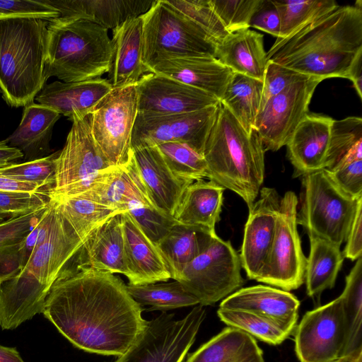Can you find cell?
I'll return each mask as SVG.
<instances>
[{
    "label": "cell",
    "mask_w": 362,
    "mask_h": 362,
    "mask_svg": "<svg viewBox=\"0 0 362 362\" xmlns=\"http://www.w3.org/2000/svg\"><path fill=\"white\" fill-rule=\"evenodd\" d=\"M309 77L311 76L268 61L263 79V88L259 110L273 96L277 95L291 84Z\"/></svg>",
    "instance_id": "c3c4849f"
},
{
    "label": "cell",
    "mask_w": 362,
    "mask_h": 362,
    "mask_svg": "<svg viewBox=\"0 0 362 362\" xmlns=\"http://www.w3.org/2000/svg\"><path fill=\"white\" fill-rule=\"evenodd\" d=\"M0 93H1V90H0Z\"/></svg>",
    "instance_id": "be15d7a7"
},
{
    "label": "cell",
    "mask_w": 362,
    "mask_h": 362,
    "mask_svg": "<svg viewBox=\"0 0 362 362\" xmlns=\"http://www.w3.org/2000/svg\"><path fill=\"white\" fill-rule=\"evenodd\" d=\"M137 113L134 84L113 88L89 115L93 138L114 168H125L132 160V134Z\"/></svg>",
    "instance_id": "8fae6325"
},
{
    "label": "cell",
    "mask_w": 362,
    "mask_h": 362,
    "mask_svg": "<svg viewBox=\"0 0 362 362\" xmlns=\"http://www.w3.org/2000/svg\"><path fill=\"white\" fill-rule=\"evenodd\" d=\"M59 16L58 11L43 0L0 1V20L17 17L51 20Z\"/></svg>",
    "instance_id": "681fc988"
},
{
    "label": "cell",
    "mask_w": 362,
    "mask_h": 362,
    "mask_svg": "<svg viewBox=\"0 0 362 362\" xmlns=\"http://www.w3.org/2000/svg\"><path fill=\"white\" fill-rule=\"evenodd\" d=\"M136 87L138 112L146 115L190 113L220 102L204 90L153 73L144 75Z\"/></svg>",
    "instance_id": "e0dca14e"
},
{
    "label": "cell",
    "mask_w": 362,
    "mask_h": 362,
    "mask_svg": "<svg viewBox=\"0 0 362 362\" xmlns=\"http://www.w3.org/2000/svg\"><path fill=\"white\" fill-rule=\"evenodd\" d=\"M0 362H25L16 347L0 345Z\"/></svg>",
    "instance_id": "91938a15"
},
{
    "label": "cell",
    "mask_w": 362,
    "mask_h": 362,
    "mask_svg": "<svg viewBox=\"0 0 362 362\" xmlns=\"http://www.w3.org/2000/svg\"><path fill=\"white\" fill-rule=\"evenodd\" d=\"M146 67L148 73L164 76L222 99L233 71L214 57H159Z\"/></svg>",
    "instance_id": "44dd1931"
},
{
    "label": "cell",
    "mask_w": 362,
    "mask_h": 362,
    "mask_svg": "<svg viewBox=\"0 0 362 362\" xmlns=\"http://www.w3.org/2000/svg\"><path fill=\"white\" fill-rule=\"evenodd\" d=\"M145 235L155 244L158 243L177 223L174 218L152 206L135 202L127 209Z\"/></svg>",
    "instance_id": "f6af8a7d"
},
{
    "label": "cell",
    "mask_w": 362,
    "mask_h": 362,
    "mask_svg": "<svg viewBox=\"0 0 362 362\" xmlns=\"http://www.w3.org/2000/svg\"><path fill=\"white\" fill-rule=\"evenodd\" d=\"M182 15L202 28L217 43L228 34L209 0H165Z\"/></svg>",
    "instance_id": "ee69618b"
},
{
    "label": "cell",
    "mask_w": 362,
    "mask_h": 362,
    "mask_svg": "<svg viewBox=\"0 0 362 362\" xmlns=\"http://www.w3.org/2000/svg\"><path fill=\"white\" fill-rule=\"evenodd\" d=\"M127 290L141 306H148L146 310H167L199 305L198 300L189 293L178 281L170 283L144 285L127 284Z\"/></svg>",
    "instance_id": "f35d334b"
},
{
    "label": "cell",
    "mask_w": 362,
    "mask_h": 362,
    "mask_svg": "<svg viewBox=\"0 0 362 362\" xmlns=\"http://www.w3.org/2000/svg\"><path fill=\"white\" fill-rule=\"evenodd\" d=\"M122 213L114 214L90 232L66 273L90 269L125 276Z\"/></svg>",
    "instance_id": "d6986e66"
},
{
    "label": "cell",
    "mask_w": 362,
    "mask_h": 362,
    "mask_svg": "<svg viewBox=\"0 0 362 362\" xmlns=\"http://www.w3.org/2000/svg\"><path fill=\"white\" fill-rule=\"evenodd\" d=\"M21 244L0 250V282L2 283L18 274L21 267Z\"/></svg>",
    "instance_id": "11a10c76"
},
{
    "label": "cell",
    "mask_w": 362,
    "mask_h": 362,
    "mask_svg": "<svg viewBox=\"0 0 362 362\" xmlns=\"http://www.w3.org/2000/svg\"><path fill=\"white\" fill-rule=\"evenodd\" d=\"M297 206L294 192L281 197L271 250L256 280L286 291L298 288L305 279L306 257L297 230Z\"/></svg>",
    "instance_id": "4fadbf2b"
},
{
    "label": "cell",
    "mask_w": 362,
    "mask_h": 362,
    "mask_svg": "<svg viewBox=\"0 0 362 362\" xmlns=\"http://www.w3.org/2000/svg\"><path fill=\"white\" fill-rule=\"evenodd\" d=\"M108 30L76 18L49 21L45 75L64 83L100 78L107 73L112 58Z\"/></svg>",
    "instance_id": "8992f818"
},
{
    "label": "cell",
    "mask_w": 362,
    "mask_h": 362,
    "mask_svg": "<svg viewBox=\"0 0 362 362\" xmlns=\"http://www.w3.org/2000/svg\"><path fill=\"white\" fill-rule=\"evenodd\" d=\"M165 163L178 179L188 183L208 177L206 161L187 144L168 142L156 146Z\"/></svg>",
    "instance_id": "60d3db41"
},
{
    "label": "cell",
    "mask_w": 362,
    "mask_h": 362,
    "mask_svg": "<svg viewBox=\"0 0 362 362\" xmlns=\"http://www.w3.org/2000/svg\"><path fill=\"white\" fill-rule=\"evenodd\" d=\"M54 201L62 215L83 241L97 226L114 214L122 212L83 194L68 196Z\"/></svg>",
    "instance_id": "8d00e7d4"
},
{
    "label": "cell",
    "mask_w": 362,
    "mask_h": 362,
    "mask_svg": "<svg viewBox=\"0 0 362 362\" xmlns=\"http://www.w3.org/2000/svg\"><path fill=\"white\" fill-rule=\"evenodd\" d=\"M217 314L228 326L269 344H280L290 335L271 320L250 312L219 308Z\"/></svg>",
    "instance_id": "b9f144b4"
},
{
    "label": "cell",
    "mask_w": 362,
    "mask_h": 362,
    "mask_svg": "<svg viewBox=\"0 0 362 362\" xmlns=\"http://www.w3.org/2000/svg\"><path fill=\"white\" fill-rule=\"evenodd\" d=\"M183 362H264V358L253 337L228 327L189 354Z\"/></svg>",
    "instance_id": "d6a6232c"
},
{
    "label": "cell",
    "mask_w": 362,
    "mask_h": 362,
    "mask_svg": "<svg viewBox=\"0 0 362 362\" xmlns=\"http://www.w3.org/2000/svg\"><path fill=\"white\" fill-rule=\"evenodd\" d=\"M280 16L272 0H259L249 22V28L266 32L276 38L280 35Z\"/></svg>",
    "instance_id": "f5cc1de1"
},
{
    "label": "cell",
    "mask_w": 362,
    "mask_h": 362,
    "mask_svg": "<svg viewBox=\"0 0 362 362\" xmlns=\"http://www.w3.org/2000/svg\"><path fill=\"white\" fill-rule=\"evenodd\" d=\"M59 154V151L37 160L4 166L0 168V174L17 181L37 184L49 193L54 185Z\"/></svg>",
    "instance_id": "7bdbcfd3"
},
{
    "label": "cell",
    "mask_w": 362,
    "mask_h": 362,
    "mask_svg": "<svg viewBox=\"0 0 362 362\" xmlns=\"http://www.w3.org/2000/svg\"><path fill=\"white\" fill-rule=\"evenodd\" d=\"M142 311L119 277L87 269L62 275L42 313L74 346L118 357L145 329Z\"/></svg>",
    "instance_id": "6da1fadb"
},
{
    "label": "cell",
    "mask_w": 362,
    "mask_h": 362,
    "mask_svg": "<svg viewBox=\"0 0 362 362\" xmlns=\"http://www.w3.org/2000/svg\"><path fill=\"white\" fill-rule=\"evenodd\" d=\"M125 276L129 284L166 281L170 274L156 244L142 231L132 216L122 214Z\"/></svg>",
    "instance_id": "7402d4cb"
},
{
    "label": "cell",
    "mask_w": 362,
    "mask_h": 362,
    "mask_svg": "<svg viewBox=\"0 0 362 362\" xmlns=\"http://www.w3.org/2000/svg\"><path fill=\"white\" fill-rule=\"evenodd\" d=\"M80 194L122 212L127 211L128 206L134 202L154 207L133 158L127 167L113 168L88 191Z\"/></svg>",
    "instance_id": "4dcf8cb0"
},
{
    "label": "cell",
    "mask_w": 362,
    "mask_h": 362,
    "mask_svg": "<svg viewBox=\"0 0 362 362\" xmlns=\"http://www.w3.org/2000/svg\"><path fill=\"white\" fill-rule=\"evenodd\" d=\"M83 243L55 201L47 238L35 246L20 272L0 285L2 329H14L42 313L52 287L68 269Z\"/></svg>",
    "instance_id": "3957f363"
},
{
    "label": "cell",
    "mask_w": 362,
    "mask_h": 362,
    "mask_svg": "<svg viewBox=\"0 0 362 362\" xmlns=\"http://www.w3.org/2000/svg\"><path fill=\"white\" fill-rule=\"evenodd\" d=\"M6 216L0 211V221H2Z\"/></svg>",
    "instance_id": "6125c7cd"
},
{
    "label": "cell",
    "mask_w": 362,
    "mask_h": 362,
    "mask_svg": "<svg viewBox=\"0 0 362 362\" xmlns=\"http://www.w3.org/2000/svg\"><path fill=\"white\" fill-rule=\"evenodd\" d=\"M142 19L145 66L159 57L216 58L218 43L165 0L154 1Z\"/></svg>",
    "instance_id": "ba28073f"
},
{
    "label": "cell",
    "mask_w": 362,
    "mask_h": 362,
    "mask_svg": "<svg viewBox=\"0 0 362 362\" xmlns=\"http://www.w3.org/2000/svg\"><path fill=\"white\" fill-rule=\"evenodd\" d=\"M50 201L47 191H0V211L8 218L41 211L49 205Z\"/></svg>",
    "instance_id": "bcb514c9"
},
{
    "label": "cell",
    "mask_w": 362,
    "mask_h": 362,
    "mask_svg": "<svg viewBox=\"0 0 362 362\" xmlns=\"http://www.w3.org/2000/svg\"><path fill=\"white\" fill-rule=\"evenodd\" d=\"M262 88L263 81L233 72L220 100L248 132L255 129Z\"/></svg>",
    "instance_id": "d590c367"
},
{
    "label": "cell",
    "mask_w": 362,
    "mask_h": 362,
    "mask_svg": "<svg viewBox=\"0 0 362 362\" xmlns=\"http://www.w3.org/2000/svg\"><path fill=\"white\" fill-rule=\"evenodd\" d=\"M340 297L345 324V342L341 357L349 362H362V257L346 276Z\"/></svg>",
    "instance_id": "836d02e7"
},
{
    "label": "cell",
    "mask_w": 362,
    "mask_h": 362,
    "mask_svg": "<svg viewBox=\"0 0 362 362\" xmlns=\"http://www.w3.org/2000/svg\"><path fill=\"white\" fill-rule=\"evenodd\" d=\"M333 119L307 114L286 144L287 156L294 167V177L325 168Z\"/></svg>",
    "instance_id": "484cf974"
},
{
    "label": "cell",
    "mask_w": 362,
    "mask_h": 362,
    "mask_svg": "<svg viewBox=\"0 0 362 362\" xmlns=\"http://www.w3.org/2000/svg\"><path fill=\"white\" fill-rule=\"evenodd\" d=\"M299 306L300 301L289 291L257 285L237 290L225 298L219 308L258 315L291 334L297 325Z\"/></svg>",
    "instance_id": "ffe728a7"
},
{
    "label": "cell",
    "mask_w": 362,
    "mask_h": 362,
    "mask_svg": "<svg viewBox=\"0 0 362 362\" xmlns=\"http://www.w3.org/2000/svg\"><path fill=\"white\" fill-rule=\"evenodd\" d=\"M45 209L0 222V250L23 243Z\"/></svg>",
    "instance_id": "f907efd6"
},
{
    "label": "cell",
    "mask_w": 362,
    "mask_h": 362,
    "mask_svg": "<svg viewBox=\"0 0 362 362\" xmlns=\"http://www.w3.org/2000/svg\"><path fill=\"white\" fill-rule=\"evenodd\" d=\"M217 236L204 228L176 223L156 244L170 278L177 281L185 266L202 253Z\"/></svg>",
    "instance_id": "1f68e13d"
},
{
    "label": "cell",
    "mask_w": 362,
    "mask_h": 362,
    "mask_svg": "<svg viewBox=\"0 0 362 362\" xmlns=\"http://www.w3.org/2000/svg\"><path fill=\"white\" fill-rule=\"evenodd\" d=\"M226 189L213 180L194 181L185 189L173 218L178 223L213 232L220 220Z\"/></svg>",
    "instance_id": "f546056e"
},
{
    "label": "cell",
    "mask_w": 362,
    "mask_h": 362,
    "mask_svg": "<svg viewBox=\"0 0 362 362\" xmlns=\"http://www.w3.org/2000/svg\"><path fill=\"white\" fill-rule=\"evenodd\" d=\"M302 176L303 192L297 223L303 227L309 237L320 238L340 247L346 241L362 197L356 199L345 192L325 168Z\"/></svg>",
    "instance_id": "52a82bcc"
},
{
    "label": "cell",
    "mask_w": 362,
    "mask_h": 362,
    "mask_svg": "<svg viewBox=\"0 0 362 362\" xmlns=\"http://www.w3.org/2000/svg\"><path fill=\"white\" fill-rule=\"evenodd\" d=\"M228 33L249 28V22L259 0H209Z\"/></svg>",
    "instance_id": "7dc6e473"
},
{
    "label": "cell",
    "mask_w": 362,
    "mask_h": 362,
    "mask_svg": "<svg viewBox=\"0 0 362 362\" xmlns=\"http://www.w3.org/2000/svg\"><path fill=\"white\" fill-rule=\"evenodd\" d=\"M59 117V112L47 106L34 103L28 105L20 124L6 141L20 150L26 161L47 156L53 127Z\"/></svg>",
    "instance_id": "f1b7e54d"
},
{
    "label": "cell",
    "mask_w": 362,
    "mask_h": 362,
    "mask_svg": "<svg viewBox=\"0 0 362 362\" xmlns=\"http://www.w3.org/2000/svg\"><path fill=\"white\" fill-rule=\"evenodd\" d=\"M263 37L249 28L228 33L217 44L216 59L233 73L263 81L268 62Z\"/></svg>",
    "instance_id": "83f0119b"
},
{
    "label": "cell",
    "mask_w": 362,
    "mask_h": 362,
    "mask_svg": "<svg viewBox=\"0 0 362 362\" xmlns=\"http://www.w3.org/2000/svg\"><path fill=\"white\" fill-rule=\"evenodd\" d=\"M322 81L311 76L294 83L270 98L259 110L255 129L265 151H276L286 145L308 113L313 93Z\"/></svg>",
    "instance_id": "9a60e30c"
},
{
    "label": "cell",
    "mask_w": 362,
    "mask_h": 362,
    "mask_svg": "<svg viewBox=\"0 0 362 362\" xmlns=\"http://www.w3.org/2000/svg\"><path fill=\"white\" fill-rule=\"evenodd\" d=\"M0 191L37 192L47 191L41 186L29 182L17 181L0 174Z\"/></svg>",
    "instance_id": "9f6ffc18"
},
{
    "label": "cell",
    "mask_w": 362,
    "mask_h": 362,
    "mask_svg": "<svg viewBox=\"0 0 362 362\" xmlns=\"http://www.w3.org/2000/svg\"><path fill=\"white\" fill-rule=\"evenodd\" d=\"M362 160V119L348 117L332 123L325 169Z\"/></svg>",
    "instance_id": "74e56055"
},
{
    "label": "cell",
    "mask_w": 362,
    "mask_h": 362,
    "mask_svg": "<svg viewBox=\"0 0 362 362\" xmlns=\"http://www.w3.org/2000/svg\"><path fill=\"white\" fill-rule=\"evenodd\" d=\"M61 18H76L113 30L128 19L146 13L151 0H43Z\"/></svg>",
    "instance_id": "4316f807"
},
{
    "label": "cell",
    "mask_w": 362,
    "mask_h": 362,
    "mask_svg": "<svg viewBox=\"0 0 362 362\" xmlns=\"http://www.w3.org/2000/svg\"><path fill=\"white\" fill-rule=\"evenodd\" d=\"M240 255L230 241L218 235L202 253L189 262L177 280L202 306L211 305L244 284Z\"/></svg>",
    "instance_id": "7c38bea8"
},
{
    "label": "cell",
    "mask_w": 362,
    "mask_h": 362,
    "mask_svg": "<svg viewBox=\"0 0 362 362\" xmlns=\"http://www.w3.org/2000/svg\"><path fill=\"white\" fill-rule=\"evenodd\" d=\"M295 350L300 362H331L341 357L345 324L340 296L308 311L294 329Z\"/></svg>",
    "instance_id": "2e32d148"
},
{
    "label": "cell",
    "mask_w": 362,
    "mask_h": 362,
    "mask_svg": "<svg viewBox=\"0 0 362 362\" xmlns=\"http://www.w3.org/2000/svg\"><path fill=\"white\" fill-rule=\"evenodd\" d=\"M274 2L280 16L279 39L291 35L338 6L334 0H276Z\"/></svg>",
    "instance_id": "ab89813d"
},
{
    "label": "cell",
    "mask_w": 362,
    "mask_h": 362,
    "mask_svg": "<svg viewBox=\"0 0 362 362\" xmlns=\"http://www.w3.org/2000/svg\"><path fill=\"white\" fill-rule=\"evenodd\" d=\"M89 115L72 121L57 159L54 185L49 192L51 199L84 193L115 168L93 138Z\"/></svg>",
    "instance_id": "9c48e42d"
},
{
    "label": "cell",
    "mask_w": 362,
    "mask_h": 362,
    "mask_svg": "<svg viewBox=\"0 0 362 362\" xmlns=\"http://www.w3.org/2000/svg\"><path fill=\"white\" fill-rule=\"evenodd\" d=\"M331 362H349L346 358L344 357L339 358Z\"/></svg>",
    "instance_id": "94428289"
},
{
    "label": "cell",
    "mask_w": 362,
    "mask_h": 362,
    "mask_svg": "<svg viewBox=\"0 0 362 362\" xmlns=\"http://www.w3.org/2000/svg\"><path fill=\"white\" fill-rule=\"evenodd\" d=\"M309 239L304 281L307 294L315 298L334 286L344 257L340 247L320 238L310 236Z\"/></svg>",
    "instance_id": "e575fe53"
},
{
    "label": "cell",
    "mask_w": 362,
    "mask_h": 362,
    "mask_svg": "<svg viewBox=\"0 0 362 362\" xmlns=\"http://www.w3.org/2000/svg\"><path fill=\"white\" fill-rule=\"evenodd\" d=\"M362 50L355 57L351 64L346 78L351 80L358 97L362 99Z\"/></svg>",
    "instance_id": "6f0895ef"
},
{
    "label": "cell",
    "mask_w": 362,
    "mask_h": 362,
    "mask_svg": "<svg viewBox=\"0 0 362 362\" xmlns=\"http://www.w3.org/2000/svg\"><path fill=\"white\" fill-rule=\"evenodd\" d=\"M1 283L0 282V285H1Z\"/></svg>",
    "instance_id": "e7e4bbea"
},
{
    "label": "cell",
    "mask_w": 362,
    "mask_h": 362,
    "mask_svg": "<svg viewBox=\"0 0 362 362\" xmlns=\"http://www.w3.org/2000/svg\"><path fill=\"white\" fill-rule=\"evenodd\" d=\"M362 50V1L338 6L286 38H276L268 61L308 76L346 78Z\"/></svg>",
    "instance_id": "7a4b0ae2"
},
{
    "label": "cell",
    "mask_w": 362,
    "mask_h": 362,
    "mask_svg": "<svg viewBox=\"0 0 362 362\" xmlns=\"http://www.w3.org/2000/svg\"><path fill=\"white\" fill-rule=\"evenodd\" d=\"M249 209L240 258L250 279L257 280L268 259L274 240L281 197L276 190L262 187Z\"/></svg>",
    "instance_id": "ac0fdd59"
},
{
    "label": "cell",
    "mask_w": 362,
    "mask_h": 362,
    "mask_svg": "<svg viewBox=\"0 0 362 362\" xmlns=\"http://www.w3.org/2000/svg\"><path fill=\"white\" fill-rule=\"evenodd\" d=\"M346 247L342 252L344 257L351 261L362 257V199L359 201Z\"/></svg>",
    "instance_id": "db71d44e"
},
{
    "label": "cell",
    "mask_w": 362,
    "mask_h": 362,
    "mask_svg": "<svg viewBox=\"0 0 362 362\" xmlns=\"http://www.w3.org/2000/svg\"><path fill=\"white\" fill-rule=\"evenodd\" d=\"M132 151L134 165L153 205L173 217L185 188L191 183L173 174L156 146Z\"/></svg>",
    "instance_id": "603a6c76"
},
{
    "label": "cell",
    "mask_w": 362,
    "mask_h": 362,
    "mask_svg": "<svg viewBox=\"0 0 362 362\" xmlns=\"http://www.w3.org/2000/svg\"><path fill=\"white\" fill-rule=\"evenodd\" d=\"M327 170L345 192L356 199L362 197V160L341 163Z\"/></svg>",
    "instance_id": "816d5d0a"
},
{
    "label": "cell",
    "mask_w": 362,
    "mask_h": 362,
    "mask_svg": "<svg viewBox=\"0 0 362 362\" xmlns=\"http://www.w3.org/2000/svg\"><path fill=\"white\" fill-rule=\"evenodd\" d=\"M49 20H0V90L13 107L33 103L46 84V42Z\"/></svg>",
    "instance_id": "5b68a950"
},
{
    "label": "cell",
    "mask_w": 362,
    "mask_h": 362,
    "mask_svg": "<svg viewBox=\"0 0 362 362\" xmlns=\"http://www.w3.org/2000/svg\"><path fill=\"white\" fill-rule=\"evenodd\" d=\"M23 157V153L14 147L10 146L6 140L0 141V168L16 163Z\"/></svg>",
    "instance_id": "680465c9"
},
{
    "label": "cell",
    "mask_w": 362,
    "mask_h": 362,
    "mask_svg": "<svg viewBox=\"0 0 362 362\" xmlns=\"http://www.w3.org/2000/svg\"><path fill=\"white\" fill-rule=\"evenodd\" d=\"M218 104L185 114L151 115L138 112L132 134V149L181 142L203 156Z\"/></svg>",
    "instance_id": "5bb4252c"
},
{
    "label": "cell",
    "mask_w": 362,
    "mask_h": 362,
    "mask_svg": "<svg viewBox=\"0 0 362 362\" xmlns=\"http://www.w3.org/2000/svg\"><path fill=\"white\" fill-rule=\"evenodd\" d=\"M105 78L45 84L35 100L73 121L83 119L95 109L112 90Z\"/></svg>",
    "instance_id": "cb8c5ba5"
},
{
    "label": "cell",
    "mask_w": 362,
    "mask_h": 362,
    "mask_svg": "<svg viewBox=\"0 0 362 362\" xmlns=\"http://www.w3.org/2000/svg\"><path fill=\"white\" fill-rule=\"evenodd\" d=\"M112 58L107 81L112 88L136 84L148 72L142 62V15L112 30Z\"/></svg>",
    "instance_id": "d4e9b609"
},
{
    "label": "cell",
    "mask_w": 362,
    "mask_h": 362,
    "mask_svg": "<svg viewBox=\"0 0 362 362\" xmlns=\"http://www.w3.org/2000/svg\"><path fill=\"white\" fill-rule=\"evenodd\" d=\"M264 153L257 130L247 132L219 102L203 152L208 178L235 192L250 209L264 182Z\"/></svg>",
    "instance_id": "277c9868"
},
{
    "label": "cell",
    "mask_w": 362,
    "mask_h": 362,
    "mask_svg": "<svg viewBox=\"0 0 362 362\" xmlns=\"http://www.w3.org/2000/svg\"><path fill=\"white\" fill-rule=\"evenodd\" d=\"M206 315L200 305L179 320L162 312L147 322L134 344L112 362H183Z\"/></svg>",
    "instance_id": "30bf717a"
}]
</instances>
